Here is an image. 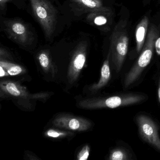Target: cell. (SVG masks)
I'll list each match as a JSON object with an SVG mask.
<instances>
[{
  "label": "cell",
  "mask_w": 160,
  "mask_h": 160,
  "mask_svg": "<svg viewBox=\"0 0 160 160\" xmlns=\"http://www.w3.org/2000/svg\"><path fill=\"white\" fill-rule=\"evenodd\" d=\"M159 35V31L157 28L153 25L151 26L141 54L124 78L123 85L125 88H129L138 79L144 69L149 64L153 55L155 42Z\"/></svg>",
  "instance_id": "obj_1"
},
{
  "label": "cell",
  "mask_w": 160,
  "mask_h": 160,
  "mask_svg": "<svg viewBox=\"0 0 160 160\" xmlns=\"http://www.w3.org/2000/svg\"><path fill=\"white\" fill-rule=\"evenodd\" d=\"M129 40L127 22L121 20L112 32L109 53L117 72L121 71L123 65L128 52Z\"/></svg>",
  "instance_id": "obj_2"
},
{
  "label": "cell",
  "mask_w": 160,
  "mask_h": 160,
  "mask_svg": "<svg viewBox=\"0 0 160 160\" xmlns=\"http://www.w3.org/2000/svg\"><path fill=\"white\" fill-rule=\"evenodd\" d=\"M34 16L42 28L46 36L50 38L54 33L57 12L47 0H30Z\"/></svg>",
  "instance_id": "obj_3"
},
{
  "label": "cell",
  "mask_w": 160,
  "mask_h": 160,
  "mask_svg": "<svg viewBox=\"0 0 160 160\" xmlns=\"http://www.w3.org/2000/svg\"><path fill=\"white\" fill-rule=\"evenodd\" d=\"M136 120L141 138L160 151V137L155 122L148 116L143 115L137 116Z\"/></svg>",
  "instance_id": "obj_4"
},
{
  "label": "cell",
  "mask_w": 160,
  "mask_h": 160,
  "mask_svg": "<svg viewBox=\"0 0 160 160\" xmlns=\"http://www.w3.org/2000/svg\"><path fill=\"white\" fill-rule=\"evenodd\" d=\"M53 123L56 127L78 132L87 131L91 126V123L88 120L68 115L58 116Z\"/></svg>",
  "instance_id": "obj_5"
},
{
  "label": "cell",
  "mask_w": 160,
  "mask_h": 160,
  "mask_svg": "<svg viewBox=\"0 0 160 160\" xmlns=\"http://www.w3.org/2000/svg\"><path fill=\"white\" fill-rule=\"evenodd\" d=\"M86 48L84 46L80 47L73 57L68 73L69 82L72 84L79 76L81 70L86 62Z\"/></svg>",
  "instance_id": "obj_6"
},
{
  "label": "cell",
  "mask_w": 160,
  "mask_h": 160,
  "mask_svg": "<svg viewBox=\"0 0 160 160\" xmlns=\"http://www.w3.org/2000/svg\"><path fill=\"white\" fill-rule=\"evenodd\" d=\"M149 20L148 17L145 16L137 26L135 32L137 51L140 52L145 44L146 35L148 28Z\"/></svg>",
  "instance_id": "obj_7"
},
{
  "label": "cell",
  "mask_w": 160,
  "mask_h": 160,
  "mask_svg": "<svg viewBox=\"0 0 160 160\" xmlns=\"http://www.w3.org/2000/svg\"><path fill=\"white\" fill-rule=\"evenodd\" d=\"M109 53L107 59L105 61L101 69V77L99 82L92 87L91 89L92 90H98L102 88L107 85L110 79L111 73L109 66Z\"/></svg>",
  "instance_id": "obj_8"
},
{
  "label": "cell",
  "mask_w": 160,
  "mask_h": 160,
  "mask_svg": "<svg viewBox=\"0 0 160 160\" xmlns=\"http://www.w3.org/2000/svg\"><path fill=\"white\" fill-rule=\"evenodd\" d=\"M11 32L13 36L21 42H25L28 38L27 28L22 23L15 22L11 27Z\"/></svg>",
  "instance_id": "obj_9"
},
{
  "label": "cell",
  "mask_w": 160,
  "mask_h": 160,
  "mask_svg": "<svg viewBox=\"0 0 160 160\" xmlns=\"http://www.w3.org/2000/svg\"><path fill=\"white\" fill-rule=\"evenodd\" d=\"M1 66L7 71L8 75L11 76L17 75L23 72V69L19 65L12 64L9 62H1Z\"/></svg>",
  "instance_id": "obj_10"
},
{
  "label": "cell",
  "mask_w": 160,
  "mask_h": 160,
  "mask_svg": "<svg viewBox=\"0 0 160 160\" xmlns=\"http://www.w3.org/2000/svg\"><path fill=\"white\" fill-rule=\"evenodd\" d=\"M5 90L8 93L14 96L18 97L23 95L22 89L18 85L14 82H7L5 84Z\"/></svg>",
  "instance_id": "obj_11"
},
{
  "label": "cell",
  "mask_w": 160,
  "mask_h": 160,
  "mask_svg": "<svg viewBox=\"0 0 160 160\" xmlns=\"http://www.w3.org/2000/svg\"><path fill=\"white\" fill-rule=\"evenodd\" d=\"M109 159L110 160H129V158L127 152L124 150L118 148L111 151Z\"/></svg>",
  "instance_id": "obj_12"
},
{
  "label": "cell",
  "mask_w": 160,
  "mask_h": 160,
  "mask_svg": "<svg viewBox=\"0 0 160 160\" xmlns=\"http://www.w3.org/2000/svg\"><path fill=\"white\" fill-rule=\"evenodd\" d=\"M80 2L85 6L92 9H100L102 3L101 0H77Z\"/></svg>",
  "instance_id": "obj_13"
},
{
  "label": "cell",
  "mask_w": 160,
  "mask_h": 160,
  "mask_svg": "<svg viewBox=\"0 0 160 160\" xmlns=\"http://www.w3.org/2000/svg\"><path fill=\"white\" fill-rule=\"evenodd\" d=\"M90 148L88 145L85 146L78 155V160H87L89 155Z\"/></svg>",
  "instance_id": "obj_14"
},
{
  "label": "cell",
  "mask_w": 160,
  "mask_h": 160,
  "mask_svg": "<svg viewBox=\"0 0 160 160\" xmlns=\"http://www.w3.org/2000/svg\"><path fill=\"white\" fill-rule=\"evenodd\" d=\"M39 59L41 66L44 69H47L49 64V59H48L47 55L45 53H42L39 56Z\"/></svg>",
  "instance_id": "obj_15"
},
{
  "label": "cell",
  "mask_w": 160,
  "mask_h": 160,
  "mask_svg": "<svg viewBox=\"0 0 160 160\" xmlns=\"http://www.w3.org/2000/svg\"><path fill=\"white\" fill-rule=\"evenodd\" d=\"M94 24L97 26L105 25L107 22V19L105 17L100 16L95 18L94 20Z\"/></svg>",
  "instance_id": "obj_16"
},
{
  "label": "cell",
  "mask_w": 160,
  "mask_h": 160,
  "mask_svg": "<svg viewBox=\"0 0 160 160\" xmlns=\"http://www.w3.org/2000/svg\"><path fill=\"white\" fill-rule=\"evenodd\" d=\"M47 135L50 137L58 138L59 137L61 136L64 135V133L60 132L54 130H49L47 132Z\"/></svg>",
  "instance_id": "obj_17"
},
{
  "label": "cell",
  "mask_w": 160,
  "mask_h": 160,
  "mask_svg": "<svg viewBox=\"0 0 160 160\" xmlns=\"http://www.w3.org/2000/svg\"><path fill=\"white\" fill-rule=\"evenodd\" d=\"M156 51L159 55H160V38H158L155 43Z\"/></svg>",
  "instance_id": "obj_18"
},
{
  "label": "cell",
  "mask_w": 160,
  "mask_h": 160,
  "mask_svg": "<svg viewBox=\"0 0 160 160\" xmlns=\"http://www.w3.org/2000/svg\"><path fill=\"white\" fill-rule=\"evenodd\" d=\"M0 69H1V72H0V76H1V77L2 78V77L5 76L7 75L5 70L2 66H0Z\"/></svg>",
  "instance_id": "obj_19"
},
{
  "label": "cell",
  "mask_w": 160,
  "mask_h": 160,
  "mask_svg": "<svg viewBox=\"0 0 160 160\" xmlns=\"http://www.w3.org/2000/svg\"><path fill=\"white\" fill-rule=\"evenodd\" d=\"M158 100H159V102L160 103V81H159V86H158Z\"/></svg>",
  "instance_id": "obj_20"
},
{
  "label": "cell",
  "mask_w": 160,
  "mask_h": 160,
  "mask_svg": "<svg viewBox=\"0 0 160 160\" xmlns=\"http://www.w3.org/2000/svg\"><path fill=\"white\" fill-rule=\"evenodd\" d=\"M8 0H0V2H1V4H2V3H4V2H6Z\"/></svg>",
  "instance_id": "obj_21"
},
{
  "label": "cell",
  "mask_w": 160,
  "mask_h": 160,
  "mask_svg": "<svg viewBox=\"0 0 160 160\" xmlns=\"http://www.w3.org/2000/svg\"><path fill=\"white\" fill-rule=\"evenodd\" d=\"M148 1H149V0H148Z\"/></svg>",
  "instance_id": "obj_22"
}]
</instances>
